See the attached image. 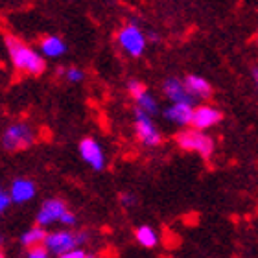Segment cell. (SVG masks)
<instances>
[{"mask_svg":"<svg viewBox=\"0 0 258 258\" xmlns=\"http://www.w3.org/2000/svg\"><path fill=\"white\" fill-rule=\"evenodd\" d=\"M6 46H8V52H10L11 63H13V67L19 72H24V74L30 76H39L46 70V63H44L43 55L35 52L33 48H30L22 41L8 35L6 37Z\"/></svg>","mask_w":258,"mask_h":258,"instance_id":"6da1fadb","label":"cell"},{"mask_svg":"<svg viewBox=\"0 0 258 258\" xmlns=\"http://www.w3.org/2000/svg\"><path fill=\"white\" fill-rule=\"evenodd\" d=\"M175 142L183 151H192L198 153L203 159H209L214 151V140L209 135H205L201 129H183L181 133L175 137Z\"/></svg>","mask_w":258,"mask_h":258,"instance_id":"7a4b0ae2","label":"cell"},{"mask_svg":"<svg viewBox=\"0 0 258 258\" xmlns=\"http://www.w3.org/2000/svg\"><path fill=\"white\" fill-rule=\"evenodd\" d=\"M35 140V133H33L32 125L19 122L6 129L2 135V146L8 151H22L28 150Z\"/></svg>","mask_w":258,"mask_h":258,"instance_id":"3957f363","label":"cell"},{"mask_svg":"<svg viewBox=\"0 0 258 258\" xmlns=\"http://www.w3.org/2000/svg\"><path fill=\"white\" fill-rule=\"evenodd\" d=\"M135 135L140 140V144L148 146V148H157L162 142V135L153 124L151 114H148L139 107L135 109Z\"/></svg>","mask_w":258,"mask_h":258,"instance_id":"277c9868","label":"cell"},{"mask_svg":"<svg viewBox=\"0 0 258 258\" xmlns=\"http://www.w3.org/2000/svg\"><path fill=\"white\" fill-rule=\"evenodd\" d=\"M118 44L129 57H140L144 54L148 39L137 24H127L118 32Z\"/></svg>","mask_w":258,"mask_h":258,"instance_id":"5b68a950","label":"cell"},{"mask_svg":"<svg viewBox=\"0 0 258 258\" xmlns=\"http://www.w3.org/2000/svg\"><path fill=\"white\" fill-rule=\"evenodd\" d=\"M44 245L48 247L50 254L63 258L69 251H72L74 247H80V238H78V232L55 231V232H50L48 236H46Z\"/></svg>","mask_w":258,"mask_h":258,"instance_id":"8992f818","label":"cell"},{"mask_svg":"<svg viewBox=\"0 0 258 258\" xmlns=\"http://www.w3.org/2000/svg\"><path fill=\"white\" fill-rule=\"evenodd\" d=\"M80 155L96 172H102L103 168H105V153H103V148L94 139H91V137H87V139H83L80 142Z\"/></svg>","mask_w":258,"mask_h":258,"instance_id":"52a82bcc","label":"cell"},{"mask_svg":"<svg viewBox=\"0 0 258 258\" xmlns=\"http://www.w3.org/2000/svg\"><path fill=\"white\" fill-rule=\"evenodd\" d=\"M221 118H223V114L216 107H212V105H199V107H194L190 125L196 129H201V131H207V129L220 124Z\"/></svg>","mask_w":258,"mask_h":258,"instance_id":"ba28073f","label":"cell"},{"mask_svg":"<svg viewBox=\"0 0 258 258\" xmlns=\"http://www.w3.org/2000/svg\"><path fill=\"white\" fill-rule=\"evenodd\" d=\"M64 210H67V205H64L61 199H46L43 203V207L39 209L35 223L41 227L52 225V223L61 220V216H63Z\"/></svg>","mask_w":258,"mask_h":258,"instance_id":"9c48e42d","label":"cell"},{"mask_svg":"<svg viewBox=\"0 0 258 258\" xmlns=\"http://www.w3.org/2000/svg\"><path fill=\"white\" fill-rule=\"evenodd\" d=\"M162 91H164V96L170 100V102H186V103H194L196 98L190 94L186 83L177 78H168L164 83H162Z\"/></svg>","mask_w":258,"mask_h":258,"instance_id":"30bf717a","label":"cell"},{"mask_svg":"<svg viewBox=\"0 0 258 258\" xmlns=\"http://www.w3.org/2000/svg\"><path fill=\"white\" fill-rule=\"evenodd\" d=\"M192 113H194V103L186 102H173V105L164 111V116H166L172 124L177 125H190L192 122Z\"/></svg>","mask_w":258,"mask_h":258,"instance_id":"8fae6325","label":"cell"},{"mask_svg":"<svg viewBox=\"0 0 258 258\" xmlns=\"http://www.w3.org/2000/svg\"><path fill=\"white\" fill-rule=\"evenodd\" d=\"M37 188L30 179H15L10 188V196L13 203H26L35 198Z\"/></svg>","mask_w":258,"mask_h":258,"instance_id":"7c38bea8","label":"cell"},{"mask_svg":"<svg viewBox=\"0 0 258 258\" xmlns=\"http://www.w3.org/2000/svg\"><path fill=\"white\" fill-rule=\"evenodd\" d=\"M39 48H41V54L44 57H48V59H57L61 55H64L67 52V44L61 37L57 35H46V37L41 41L39 44Z\"/></svg>","mask_w":258,"mask_h":258,"instance_id":"4fadbf2b","label":"cell"},{"mask_svg":"<svg viewBox=\"0 0 258 258\" xmlns=\"http://www.w3.org/2000/svg\"><path fill=\"white\" fill-rule=\"evenodd\" d=\"M184 83H186L190 94H192L194 98H201V100H205V98H209L210 94H212V87H210V83L205 80V78H201V76H196V74L186 76Z\"/></svg>","mask_w":258,"mask_h":258,"instance_id":"5bb4252c","label":"cell"},{"mask_svg":"<svg viewBox=\"0 0 258 258\" xmlns=\"http://www.w3.org/2000/svg\"><path fill=\"white\" fill-rule=\"evenodd\" d=\"M135 240L144 249H153L159 243V234H157L150 225H142L135 231Z\"/></svg>","mask_w":258,"mask_h":258,"instance_id":"9a60e30c","label":"cell"},{"mask_svg":"<svg viewBox=\"0 0 258 258\" xmlns=\"http://www.w3.org/2000/svg\"><path fill=\"white\" fill-rule=\"evenodd\" d=\"M46 236H48V232L44 231V227L41 225H35L32 227V229H28L24 234H22L21 238V243L24 245V247H33V245H39V243H44V240H46Z\"/></svg>","mask_w":258,"mask_h":258,"instance_id":"2e32d148","label":"cell"},{"mask_svg":"<svg viewBox=\"0 0 258 258\" xmlns=\"http://www.w3.org/2000/svg\"><path fill=\"white\" fill-rule=\"evenodd\" d=\"M135 103H137V107L142 109V111H146L148 114H157V111H159V107H157V100L153 96H151L150 92L146 91L144 94H140L137 100H135Z\"/></svg>","mask_w":258,"mask_h":258,"instance_id":"e0dca14e","label":"cell"},{"mask_svg":"<svg viewBox=\"0 0 258 258\" xmlns=\"http://www.w3.org/2000/svg\"><path fill=\"white\" fill-rule=\"evenodd\" d=\"M59 74H63L70 83H80L83 81L85 74H83V70L76 69V67H69V69H59Z\"/></svg>","mask_w":258,"mask_h":258,"instance_id":"ac0fdd59","label":"cell"},{"mask_svg":"<svg viewBox=\"0 0 258 258\" xmlns=\"http://www.w3.org/2000/svg\"><path fill=\"white\" fill-rule=\"evenodd\" d=\"M146 91H148V89H146V85L139 80H131L127 83V92L131 94V98H133V100H137V98H139L140 94H144Z\"/></svg>","mask_w":258,"mask_h":258,"instance_id":"d6986e66","label":"cell"},{"mask_svg":"<svg viewBox=\"0 0 258 258\" xmlns=\"http://www.w3.org/2000/svg\"><path fill=\"white\" fill-rule=\"evenodd\" d=\"M28 258H48L50 251L44 243H39V245H33V247H28Z\"/></svg>","mask_w":258,"mask_h":258,"instance_id":"ffe728a7","label":"cell"},{"mask_svg":"<svg viewBox=\"0 0 258 258\" xmlns=\"http://www.w3.org/2000/svg\"><path fill=\"white\" fill-rule=\"evenodd\" d=\"M59 223H63V225H67V227L74 225V223H76V216L72 214V212H70L69 209H67V210H64V212H63V216H61Z\"/></svg>","mask_w":258,"mask_h":258,"instance_id":"44dd1931","label":"cell"},{"mask_svg":"<svg viewBox=\"0 0 258 258\" xmlns=\"http://www.w3.org/2000/svg\"><path fill=\"white\" fill-rule=\"evenodd\" d=\"M87 256H89L87 251L85 249H81V245H80V247H74L72 251H69L63 258H87Z\"/></svg>","mask_w":258,"mask_h":258,"instance_id":"7402d4cb","label":"cell"},{"mask_svg":"<svg viewBox=\"0 0 258 258\" xmlns=\"http://www.w3.org/2000/svg\"><path fill=\"white\" fill-rule=\"evenodd\" d=\"M10 203H13L10 194H6V192L0 194V212H4V210L10 207Z\"/></svg>","mask_w":258,"mask_h":258,"instance_id":"603a6c76","label":"cell"},{"mask_svg":"<svg viewBox=\"0 0 258 258\" xmlns=\"http://www.w3.org/2000/svg\"><path fill=\"white\" fill-rule=\"evenodd\" d=\"M120 203L124 205V207H131V205H135V198L131 194H122L120 196Z\"/></svg>","mask_w":258,"mask_h":258,"instance_id":"cb8c5ba5","label":"cell"},{"mask_svg":"<svg viewBox=\"0 0 258 258\" xmlns=\"http://www.w3.org/2000/svg\"><path fill=\"white\" fill-rule=\"evenodd\" d=\"M253 80H254V85H256V91H258V67L253 69Z\"/></svg>","mask_w":258,"mask_h":258,"instance_id":"d4e9b609","label":"cell"},{"mask_svg":"<svg viewBox=\"0 0 258 258\" xmlns=\"http://www.w3.org/2000/svg\"><path fill=\"white\" fill-rule=\"evenodd\" d=\"M0 245H2V236H0Z\"/></svg>","mask_w":258,"mask_h":258,"instance_id":"484cf974","label":"cell"},{"mask_svg":"<svg viewBox=\"0 0 258 258\" xmlns=\"http://www.w3.org/2000/svg\"><path fill=\"white\" fill-rule=\"evenodd\" d=\"M2 192H4V190H2V188H0V194H2Z\"/></svg>","mask_w":258,"mask_h":258,"instance_id":"4316f807","label":"cell"},{"mask_svg":"<svg viewBox=\"0 0 258 258\" xmlns=\"http://www.w3.org/2000/svg\"><path fill=\"white\" fill-rule=\"evenodd\" d=\"M0 256H2V253H0Z\"/></svg>","mask_w":258,"mask_h":258,"instance_id":"83f0119b","label":"cell"}]
</instances>
